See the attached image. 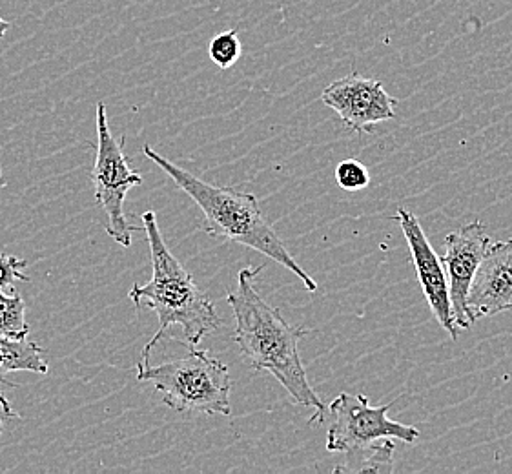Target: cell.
Returning a JSON list of instances; mask_svg holds the SVG:
<instances>
[{"instance_id":"cell-11","label":"cell","mask_w":512,"mask_h":474,"mask_svg":"<svg viewBox=\"0 0 512 474\" xmlns=\"http://www.w3.org/2000/svg\"><path fill=\"white\" fill-rule=\"evenodd\" d=\"M44 351L33 341L13 340L0 336V383L19 387L11 383L6 374L17 371L35 372V374H48V363L42 358Z\"/></svg>"},{"instance_id":"cell-9","label":"cell","mask_w":512,"mask_h":474,"mask_svg":"<svg viewBox=\"0 0 512 474\" xmlns=\"http://www.w3.org/2000/svg\"><path fill=\"white\" fill-rule=\"evenodd\" d=\"M396 221L400 223L403 236L407 239L410 248L412 263L420 279L421 290L425 299L429 301L436 320L443 329L449 332L452 341L458 340L460 329L456 327L454 314H452L451 296H449V281L441 259L436 250L432 248L431 241L423 232L418 217L407 208H400Z\"/></svg>"},{"instance_id":"cell-15","label":"cell","mask_w":512,"mask_h":474,"mask_svg":"<svg viewBox=\"0 0 512 474\" xmlns=\"http://www.w3.org/2000/svg\"><path fill=\"white\" fill-rule=\"evenodd\" d=\"M369 456L365 458V462L356 465L352 473H390L392 471V454H394V444L389 438H385V442L381 445H370Z\"/></svg>"},{"instance_id":"cell-13","label":"cell","mask_w":512,"mask_h":474,"mask_svg":"<svg viewBox=\"0 0 512 474\" xmlns=\"http://www.w3.org/2000/svg\"><path fill=\"white\" fill-rule=\"evenodd\" d=\"M241 53H243V46H241V41H239V33H237V30H228L219 33V35H216V37L210 41V46H208L210 59H212V62H214L216 66H219L221 70L232 68V66L239 61Z\"/></svg>"},{"instance_id":"cell-3","label":"cell","mask_w":512,"mask_h":474,"mask_svg":"<svg viewBox=\"0 0 512 474\" xmlns=\"http://www.w3.org/2000/svg\"><path fill=\"white\" fill-rule=\"evenodd\" d=\"M143 230L150 245L154 274L148 283L134 285L128 296L137 307L146 305L154 310L159 318V329L150 343H146L137 365L148 363L152 349L174 325L185 332L188 347H195L221 325L212 299L195 285L188 270L170 252L152 210L143 214Z\"/></svg>"},{"instance_id":"cell-18","label":"cell","mask_w":512,"mask_h":474,"mask_svg":"<svg viewBox=\"0 0 512 474\" xmlns=\"http://www.w3.org/2000/svg\"><path fill=\"white\" fill-rule=\"evenodd\" d=\"M10 28H11L10 22L4 21V19H2V17H0V39H2V37H4V35H6V33H8V30H10Z\"/></svg>"},{"instance_id":"cell-4","label":"cell","mask_w":512,"mask_h":474,"mask_svg":"<svg viewBox=\"0 0 512 474\" xmlns=\"http://www.w3.org/2000/svg\"><path fill=\"white\" fill-rule=\"evenodd\" d=\"M137 380L154 383L155 391L175 413H201L230 416L232 378L223 361L212 358L210 352L190 347L185 358L164 361L150 367L137 365Z\"/></svg>"},{"instance_id":"cell-2","label":"cell","mask_w":512,"mask_h":474,"mask_svg":"<svg viewBox=\"0 0 512 474\" xmlns=\"http://www.w3.org/2000/svg\"><path fill=\"white\" fill-rule=\"evenodd\" d=\"M143 152L174 181L177 188H181L186 196L192 197V201L205 216L203 230L208 236L226 239L257 250L263 256L274 259L292 274H296L308 292L318 290L316 279L308 276L294 256L288 252L276 230L265 219L254 194L241 192L236 188L210 185L194 174L186 172L185 168L168 161L150 145H144Z\"/></svg>"},{"instance_id":"cell-7","label":"cell","mask_w":512,"mask_h":474,"mask_svg":"<svg viewBox=\"0 0 512 474\" xmlns=\"http://www.w3.org/2000/svg\"><path fill=\"white\" fill-rule=\"evenodd\" d=\"M321 101L358 135L372 134L379 123L394 119L398 108V99L385 92L381 81L359 73H350L328 84L321 93Z\"/></svg>"},{"instance_id":"cell-17","label":"cell","mask_w":512,"mask_h":474,"mask_svg":"<svg viewBox=\"0 0 512 474\" xmlns=\"http://www.w3.org/2000/svg\"><path fill=\"white\" fill-rule=\"evenodd\" d=\"M11 418H19V414L11 409L10 402L0 392V436L4 433V427H6V423L10 422Z\"/></svg>"},{"instance_id":"cell-1","label":"cell","mask_w":512,"mask_h":474,"mask_svg":"<svg viewBox=\"0 0 512 474\" xmlns=\"http://www.w3.org/2000/svg\"><path fill=\"white\" fill-rule=\"evenodd\" d=\"M261 270L263 267L241 268L236 290L226 296L236 318L234 341L254 371L270 372L294 402L314 409L308 423L325 422L327 407L310 387L299 356V341L308 329L290 325L281 310L259 296L254 279Z\"/></svg>"},{"instance_id":"cell-10","label":"cell","mask_w":512,"mask_h":474,"mask_svg":"<svg viewBox=\"0 0 512 474\" xmlns=\"http://www.w3.org/2000/svg\"><path fill=\"white\" fill-rule=\"evenodd\" d=\"M467 305L476 320L512 312V239L487 243Z\"/></svg>"},{"instance_id":"cell-16","label":"cell","mask_w":512,"mask_h":474,"mask_svg":"<svg viewBox=\"0 0 512 474\" xmlns=\"http://www.w3.org/2000/svg\"><path fill=\"white\" fill-rule=\"evenodd\" d=\"M28 267V261L8 256V254H0V290H15L17 281H30V278L22 272Z\"/></svg>"},{"instance_id":"cell-6","label":"cell","mask_w":512,"mask_h":474,"mask_svg":"<svg viewBox=\"0 0 512 474\" xmlns=\"http://www.w3.org/2000/svg\"><path fill=\"white\" fill-rule=\"evenodd\" d=\"M392 403L372 407L367 396L341 392L330 403L332 425L327 433L328 453L358 454L383 438H396L403 444L420 440V431L412 425L390 420Z\"/></svg>"},{"instance_id":"cell-8","label":"cell","mask_w":512,"mask_h":474,"mask_svg":"<svg viewBox=\"0 0 512 474\" xmlns=\"http://www.w3.org/2000/svg\"><path fill=\"white\" fill-rule=\"evenodd\" d=\"M487 243L489 237L485 234L482 221H472L445 237V254L441 263L449 281L452 314L460 330L471 329L478 321L467 305V298Z\"/></svg>"},{"instance_id":"cell-12","label":"cell","mask_w":512,"mask_h":474,"mask_svg":"<svg viewBox=\"0 0 512 474\" xmlns=\"http://www.w3.org/2000/svg\"><path fill=\"white\" fill-rule=\"evenodd\" d=\"M30 334V325L26 323V303L13 290L6 294L0 290V336L24 340Z\"/></svg>"},{"instance_id":"cell-5","label":"cell","mask_w":512,"mask_h":474,"mask_svg":"<svg viewBox=\"0 0 512 474\" xmlns=\"http://www.w3.org/2000/svg\"><path fill=\"white\" fill-rule=\"evenodd\" d=\"M124 141L113 137L104 103L97 104V157L93 165L95 201L106 216V232L121 247L132 245V234L141 228L126 219L124 199L134 186L143 185V176L134 172L128 155L124 154Z\"/></svg>"},{"instance_id":"cell-14","label":"cell","mask_w":512,"mask_h":474,"mask_svg":"<svg viewBox=\"0 0 512 474\" xmlns=\"http://www.w3.org/2000/svg\"><path fill=\"white\" fill-rule=\"evenodd\" d=\"M336 183L347 192L365 190L370 183L369 170L356 159H347L336 168Z\"/></svg>"},{"instance_id":"cell-19","label":"cell","mask_w":512,"mask_h":474,"mask_svg":"<svg viewBox=\"0 0 512 474\" xmlns=\"http://www.w3.org/2000/svg\"><path fill=\"white\" fill-rule=\"evenodd\" d=\"M0 179H2V168H0Z\"/></svg>"}]
</instances>
